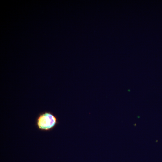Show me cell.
I'll list each match as a JSON object with an SVG mask.
<instances>
[{
	"label": "cell",
	"instance_id": "cell-1",
	"mask_svg": "<svg viewBox=\"0 0 162 162\" xmlns=\"http://www.w3.org/2000/svg\"><path fill=\"white\" fill-rule=\"evenodd\" d=\"M56 116L49 111H45L40 113L36 120V125L41 131H49L54 129L58 124Z\"/></svg>",
	"mask_w": 162,
	"mask_h": 162
}]
</instances>
